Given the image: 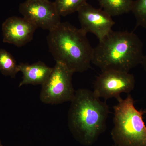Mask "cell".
<instances>
[{
	"mask_svg": "<svg viewBox=\"0 0 146 146\" xmlns=\"http://www.w3.org/2000/svg\"><path fill=\"white\" fill-rule=\"evenodd\" d=\"M19 72L23 74V80L19 87L24 85H42L52 72L53 68L39 61L33 64L21 63L18 65Z\"/></svg>",
	"mask_w": 146,
	"mask_h": 146,
	"instance_id": "obj_10",
	"label": "cell"
},
{
	"mask_svg": "<svg viewBox=\"0 0 146 146\" xmlns=\"http://www.w3.org/2000/svg\"><path fill=\"white\" fill-rule=\"evenodd\" d=\"M132 74L127 72L108 70L102 71L94 82L93 93L96 96L105 100H117L122 93L129 94L135 87Z\"/></svg>",
	"mask_w": 146,
	"mask_h": 146,
	"instance_id": "obj_6",
	"label": "cell"
},
{
	"mask_svg": "<svg viewBox=\"0 0 146 146\" xmlns=\"http://www.w3.org/2000/svg\"><path fill=\"white\" fill-rule=\"evenodd\" d=\"M70 102L68 115L69 129L79 143L91 145L106 129L109 107L93 91L86 89L76 91Z\"/></svg>",
	"mask_w": 146,
	"mask_h": 146,
	"instance_id": "obj_1",
	"label": "cell"
},
{
	"mask_svg": "<svg viewBox=\"0 0 146 146\" xmlns=\"http://www.w3.org/2000/svg\"><path fill=\"white\" fill-rule=\"evenodd\" d=\"M102 8L111 16H119L131 11L133 0H98Z\"/></svg>",
	"mask_w": 146,
	"mask_h": 146,
	"instance_id": "obj_11",
	"label": "cell"
},
{
	"mask_svg": "<svg viewBox=\"0 0 146 146\" xmlns=\"http://www.w3.org/2000/svg\"><path fill=\"white\" fill-rule=\"evenodd\" d=\"M77 12L82 30L95 35L100 41L112 31L115 23L105 11L94 7L87 2Z\"/></svg>",
	"mask_w": 146,
	"mask_h": 146,
	"instance_id": "obj_8",
	"label": "cell"
},
{
	"mask_svg": "<svg viewBox=\"0 0 146 146\" xmlns=\"http://www.w3.org/2000/svg\"><path fill=\"white\" fill-rule=\"evenodd\" d=\"M113 107L114 126L111 136L115 146H146V110H138L131 95L117 100Z\"/></svg>",
	"mask_w": 146,
	"mask_h": 146,
	"instance_id": "obj_4",
	"label": "cell"
},
{
	"mask_svg": "<svg viewBox=\"0 0 146 146\" xmlns=\"http://www.w3.org/2000/svg\"><path fill=\"white\" fill-rule=\"evenodd\" d=\"M131 11L136 18L137 25L146 29V0L134 1Z\"/></svg>",
	"mask_w": 146,
	"mask_h": 146,
	"instance_id": "obj_14",
	"label": "cell"
},
{
	"mask_svg": "<svg viewBox=\"0 0 146 146\" xmlns=\"http://www.w3.org/2000/svg\"><path fill=\"white\" fill-rule=\"evenodd\" d=\"M18 66L10 53L3 49H0V72L3 75L14 78L19 72Z\"/></svg>",
	"mask_w": 146,
	"mask_h": 146,
	"instance_id": "obj_12",
	"label": "cell"
},
{
	"mask_svg": "<svg viewBox=\"0 0 146 146\" xmlns=\"http://www.w3.org/2000/svg\"><path fill=\"white\" fill-rule=\"evenodd\" d=\"M74 74L62 63L56 62L50 74L42 85L41 102L50 104L71 102L76 92L72 83Z\"/></svg>",
	"mask_w": 146,
	"mask_h": 146,
	"instance_id": "obj_5",
	"label": "cell"
},
{
	"mask_svg": "<svg viewBox=\"0 0 146 146\" xmlns=\"http://www.w3.org/2000/svg\"><path fill=\"white\" fill-rule=\"evenodd\" d=\"M144 56L143 42L134 33L112 30L94 48L92 63L102 72H129L141 64Z\"/></svg>",
	"mask_w": 146,
	"mask_h": 146,
	"instance_id": "obj_2",
	"label": "cell"
},
{
	"mask_svg": "<svg viewBox=\"0 0 146 146\" xmlns=\"http://www.w3.org/2000/svg\"><path fill=\"white\" fill-rule=\"evenodd\" d=\"M87 0H55L54 3L60 16H65L77 11Z\"/></svg>",
	"mask_w": 146,
	"mask_h": 146,
	"instance_id": "obj_13",
	"label": "cell"
},
{
	"mask_svg": "<svg viewBox=\"0 0 146 146\" xmlns=\"http://www.w3.org/2000/svg\"><path fill=\"white\" fill-rule=\"evenodd\" d=\"M19 9L23 17L37 28L50 31L61 23L55 4L49 0H27Z\"/></svg>",
	"mask_w": 146,
	"mask_h": 146,
	"instance_id": "obj_7",
	"label": "cell"
},
{
	"mask_svg": "<svg viewBox=\"0 0 146 146\" xmlns=\"http://www.w3.org/2000/svg\"><path fill=\"white\" fill-rule=\"evenodd\" d=\"M37 28L23 17H9L2 26L3 42L18 47L23 46L32 40Z\"/></svg>",
	"mask_w": 146,
	"mask_h": 146,
	"instance_id": "obj_9",
	"label": "cell"
},
{
	"mask_svg": "<svg viewBox=\"0 0 146 146\" xmlns=\"http://www.w3.org/2000/svg\"><path fill=\"white\" fill-rule=\"evenodd\" d=\"M87 33L68 22H61L50 31L47 41L50 52L56 62L73 73H82L91 67L94 48Z\"/></svg>",
	"mask_w": 146,
	"mask_h": 146,
	"instance_id": "obj_3",
	"label": "cell"
},
{
	"mask_svg": "<svg viewBox=\"0 0 146 146\" xmlns=\"http://www.w3.org/2000/svg\"><path fill=\"white\" fill-rule=\"evenodd\" d=\"M141 65H142V66H143L144 70L146 72V55L144 56L142 62L141 63Z\"/></svg>",
	"mask_w": 146,
	"mask_h": 146,
	"instance_id": "obj_15",
	"label": "cell"
},
{
	"mask_svg": "<svg viewBox=\"0 0 146 146\" xmlns=\"http://www.w3.org/2000/svg\"><path fill=\"white\" fill-rule=\"evenodd\" d=\"M0 146H4L3 145L1 141V140H0Z\"/></svg>",
	"mask_w": 146,
	"mask_h": 146,
	"instance_id": "obj_16",
	"label": "cell"
}]
</instances>
